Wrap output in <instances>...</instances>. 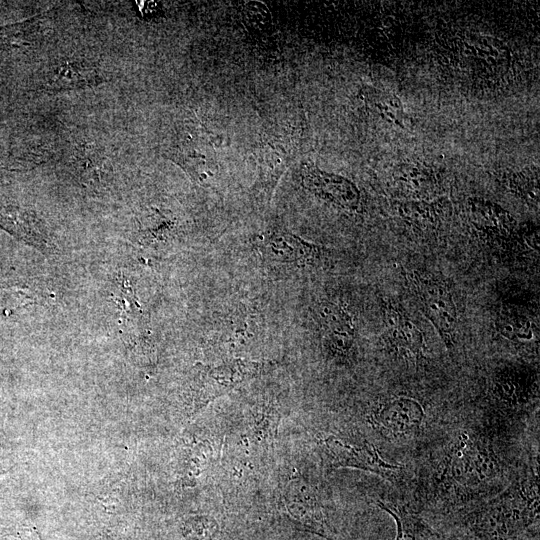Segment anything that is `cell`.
<instances>
[{
  "label": "cell",
  "instance_id": "obj_1",
  "mask_svg": "<svg viewBox=\"0 0 540 540\" xmlns=\"http://www.w3.org/2000/svg\"><path fill=\"white\" fill-rule=\"evenodd\" d=\"M254 245L268 267L287 272L317 266L324 253L322 247L279 225L267 227L257 235Z\"/></svg>",
  "mask_w": 540,
  "mask_h": 540
},
{
  "label": "cell",
  "instance_id": "obj_2",
  "mask_svg": "<svg viewBox=\"0 0 540 540\" xmlns=\"http://www.w3.org/2000/svg\"><path fill=\"white\" fill-rule=\"evenodd\" d=\"M406 279L423 314L435 327L446 347L453 348L457 309L446 282L425 270H412L407 273Z\"/></svg>",
  "mask_w": 540,
  "mask_h": 540
},
{
  "label": "cell",
  "instance_id": "obj_3",
  "mask_svg": "<svg viewBox=\"0 0 540 540\" xmlns=\"http://www.w3.org/2000/svg\"><path fill=\"white\" fill-rule=\"evenodd\" d=\"M263 364L245 359H231L218 365L197 364L193 379L194 404L197 410L254 378Z\"/></svg>",
  "mask_w": 540,
  "mask_h": 540
},
{
  "label": "cell",
  "instance_id": "obj_4",
  "mask_svg": "<svg viewBox=\"0 0 540 540\" xmlns=\"http://www.w3.org/2000/svg\"><path fill=\"white\" fill-rule=\"evenodd\" d=\"M323 448L329 464L334 468H357L390 481L401 477L402 468L382 459L377 449L369 443L353 444L336 436H328L323 440Z\"/></svg>",
  "mask_w": 540,
  "mask_h": 540
},
{
  "label": "cell",
  "instance_id": "obj_5",
  "mask_svg": "<svg viewBox=\"0 0 540 540\" xmlns=\"http://www.w3.org/2000/svg\"><path fill=\"white\" fill-rule=\"evenodd\" d=\"M282 509L296 527L327 540H335L320 504L304 483L293 481L288 485L282 499Z\"/></svg>",
  "mask_w": 540,
  "mask_h": 540
},
{
  "label": "cell",
  "instance_id": "obj_6",
  "mask_svg": "<svg viewBox=\"0 0 540 540\" xmlns=\"http://www.w3.org/2000/svg\"><path fill=\"white\" fill-rule=\"evenodd\" d=\"M303 187L319 198L348 210L357 211L361 195L356 185L345 177L325 172L313 164L305 163L301 168Z\"/></svg>",
  "mask_w": 540,
  "mask_h": 540
},
{
  "label": "cell",
  "instance_id": "obj_7",
  "mask_svg": "<svg viewBox=\"0 0 540 540\" xmlns=\"http://www.w3.org/2000/svg\"><path fill=\"white\" fill-rule=\"evenodd\" d=\"M388 346L399 356L418 360L424 357L425 342L421 330L406 315L403 309L392 301L383 306Z\"/></svg>",
  "mask_w": 540,
  "mask_h": 540
},
{
  "label": "cell",
  "instance_id": "obj_8",
  "mask_svg": "<svg viewBox=\"0 0 540 540\" xmlns=\"http://www.w3.org/2000/svg\"><path fill=\"white\" fill-rule=\"evenodd\" d=\"M494 472V465L486 450L462 435L455 444L450 458V473L455 481L475 486L487 480Z\"/></svg>",
  "mask_w": 540,
  "mask_h": 540
},
{
  "label": "cell",
  "instance_id": "obj_9",
  "mask_svg": "<svg viewBox=\"0 0 540 540\" xmlns=\"http://www.w3.org/2000/svg\"><path fill=\"white\" fill-rule=\"evenodd\" d=\"M0 225L45 255L56 252L44 222L33 212L18 208L5 209L0 213Z\"/></svg>",
  "mask_w": 540,
  "mask_h": 540
},
{
  "label": "cell",
  "instance_id": "obj_10",
  "mask_svg": "<svg viewBox=\"0 0 540 540\" xmlns=\"http://www.w3.org/2000/svg\"><path fill=\"white\" fill-rule=\"evenodd\" d=\"M320 316L330 353L340 358L347 357L355 342V326L350 314L339 305L324 303Z\"/></svg>",
  "mask_w": 540,
  "mask_h": 540
},
{
  "label": "cell",
  "instance_id": "obj_11",
  "mask_svg": "<svg viewBox=\"0 0 540 540\" xmlns=\"http://www.w3.org/2000/svg\"><path fill=\"white\" fill-rule=\"evenodd\" d=\"M374 418L379 426L391 433L408 434L419 429L424 410L413 398L398 397L384 403Z\"/></svg>",
  "mask_w": 540,
  "mask_h": 540
},
{
  "label": "cell",
  "instance_id": "obj_12",
  "mask_svg": "<svg viewBox=\"0 0 540 540\" xmlns=\"http://www.w3.org/2000/svg\"><path fill=\"white\" fill-rule=\"evenodd\" d=\"M99 70L85 59L60 60L48 72L46 85L51 90L84 88L101 82Z\"/></svg>",
  "mask_w": 540,
  "mask_h": 540
},
{
  "label": "cell",
  "instance_id": "obj_13",
  "mask_svg": "<svg viewBox=\"0 0 540 540\" xmlns=\"http://www.w3.org/2000/svg\"><path fill=\"white\" fill-rule=\"evenodd\" d=\"M469 213L474 226L488 240L504 241L513 233L514 219L496 204L472 200L469 204Z\"/></svg>",
  "mask_w": 540,
  "mask_h": 540
},
{
  "label": "cell",
  "instance_id": "obj_14",
  "mask_svg": "<svg viewBox=\"0 0 540 540\" xmlns=\"http://www.w3.org/2000/svg\"><path fill=\"white\" fill-rule=\"evenodd\" d=\"M76 178L85 185H99L108 174L110 161L103 147L91 142L75 146L70 159Z\"/></svg>",
  "mask_w": 540,
  "mask_h": 540
},
{
  "label": "cell",
  "instance_id": "obj_15",
  "mask_svg": "<svg viewBox=\"0 0 540 540\" xmlns=\"http://www.w3.org/2000/svg\"><path fill=\"white\" fill-rule=\"evenodd\" d=\"M378 504L394 518L397 526L396 540H438L430 527L418 516L387 503Z\"/></svg>",
  "mask_w": 540,
  "mask_h": 540
},
{
  "label": "cell",
  "instance_id": "obj_16",
  "mask_svg": "<svg viewBox=\"0 0 540 540\" xmlns=\"http://www.w3.org/2000/svg\"><path fill=\"white\" fill-rule=\"evenodd\" d=\"M497 331L513 342L529 341L533 337L530 320L517 311H503L496 320Z\"/></svg>",
  "mask_w": 540,
  "mask_h": 540
},
{
  "label": "cell",
  "instance_id": "obj_17",
  "mask_svg": "<svg viewBox=\"0 0 540 540\" xmlns=\"http://www.w3.org/2000/svg\"><path fill=\"white\" fill-rule=\"evenodd\" d=\"M401 215L420 229H429L437 225L441 210L428 203H405L400 208Z\"/></svg>",
  "mask_w": 540,
  "mask_h": 540
},
{
  "label": "cell",
  "instance_id": "obj_18",
  "mask_svg": "<svg viewBox=\"0 0 540 540\" xmlns=\"http://www.w3.org/2000/svg\"><path fill=\"white\" fill-rule=\"evenodd\" d=\"M173 228V221L154 209L142 222L140 233L146 243L158 242L164 240Z\"/></svg>",
  "mask_w": 540,
  "mask_h": 540
},
{
  "label": "cell",
  "instance_id": "obj_19",
  "mask_svg": "<svg viewBox=\"0 0 540 540\" xmlns=\"http://www.w3.org/2000/svg\"><path fill=\"white\" fill-rule=\"evenodd\" d=\"M245 19L255 27L265 26L271 20V14L264 3L249 1L244 5Z\"/></svg>",
  "mask_w": 540,
  "mask_h": 540
},
{
  "label": "cell",
  "instance_id": "obj_20",
  "mask_svg": "<svg viewBox=\"0 0 540 540\" xmlns=\"http://www.w3.org/2000/svg\"><path fill=\"white\" fill-rule=\"evenodd\" d=\"M20 534L22 540H40L38 533L33 528H25Z\"/></svg>",
  "mask_w": 540,
  "mask_h": 540
}]
</instances>
